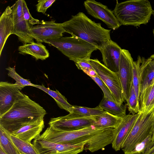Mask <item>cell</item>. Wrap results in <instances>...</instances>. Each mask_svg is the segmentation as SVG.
<instances>
[{"label":"cell","instance_id":"cell-1","mask_svg":"<svg viewBox=\"0 0 154 154\" xmlns=\"http://www.w3.org/2000/svg\"><path fill=\"white\" fill-rule=\"evenodd\" d=\"M42 138L57 143L75 144L86 143L84 149L91 152L101 149L112 142L109 128H98L92 125L80 130L63 131L48 127L40 136Z\"/></svg>","mask_w":154,"mask_h":154},{"label":"cell","instance_id":"cell-29","mask_svg":"<svg viewBox=\"0 0 154 154\" xmlns=\"http://www.w3.org/2000/svg\"><path fill=\"white\" fill-rule=\"evenodd\" d=\"M6 69L8 71V76L16 81V82L15 83L20 91L26 86H31L34 87L35 84L31 83L29 80L25 79L19 75L16 72L14 67L9 66L6 68Z\"/></svg>","mask_w":154,"mask_h":154},{"label":"cell","instance_id":"cell-20","mask_svg":"<svg viewBox=\"0 0 154 154\" xmlns=\"http://www.w3.org/2000/svg\"><path fill=\"white\" fill-rule=\"evenodd\" d=\"M20 54H29L36 60H44L48 58L49 54L45 46L42 43L33 42L24 44L18 48Z\"/></svg>","mask_w":154,"mask_h":154},{"label":"cell","instance_id":"cell-23","mask_svg":"<svg viewBox=\"0 0 154 154\" xmlns=\"http://www.w3.org/2000/svg\"><path fill=\"white\" fill-rule=\"evenodd\" d=\"M34 87L42 90L51 96L54 99L57 105L60 109L65 110L69 113L73 112V106L68 102L66 98L58 90H52L48 88L45 87L43 85H35Z\"/></svg>","mask_w":154,"mask_h":154},{"label":"cell","instance_id":"cell-37","mask_svg":"<svg viewBox=\"0 0 154 154\" xmlns=\"http://www.w3.org/2000/svg\"><path fill=\"white\" fill-rule=\"evenodd\" d=\"M143 154H154V146Z\"/></svg>","mask_w":154,"mask_h":154},{"label":"cell","instance_id":"cell-38","mask_svg":"<svg viewBox=\"0 0 154 154\" xmlns=\"http://www.w3.org/2000/svg\"><path fill=\"white\" fill-rule=\"evenodd\" d=\"M152 145L153 147L154 146V130L152 132Z\"/></svg>","mask_w":154,"mask_h":154},{"label":"cell","instance_id":"cell-27","mask_svg":"<svg viewBox=\"0 0 154 154\" xmlns=\"http://www.w3.org/2000/svg\"><path fill=\"white\" fill-rule=\"evenodd\" d=\"M10 137L19 151L25 154H38L31 143L24 141L10 134Z\"/></svg>","mask_w":154,"mask_h":154},{"label":"cell","instance_id":"cell-8","mask_svg":"<svg viewBox=\"0 0 154 154\" xmlns=\"http://www.w3.org/2000/svg\"><path fill=\"white\" fill-rule=\"evenodd\" d=\"M32 144L38 154H77L84 150L86 143H57L42 138L39 136L34 139Z\"/></svg>","mask_w":154,"mask_h":154},{"label":"cell","instance_id":"cell-39","mask_svg":"<svg viewBox=\"0 0 154 154\" xmlns=\"http://www.w3.org/2000/svg\"><path fill=\"white\" fill-rule=\"evenodd\" d=\"M0 154H6L2 148L0 146Z\"/></svg>","mask_w":154,"mask_h":154},{"label":"cell","instance_id":"cell-12","mask_svg":"<svg viewBox=\"0 0 154 154\" xmlns=\"http://www.w3.org/2000/svg\"><path fill=\"white\" fill-rule=\"evenodd\" d=\"M11 8L14 25L13 34L16 35L19 40L25 44L34 42V38L30 34L29 25L23 17V0L16 1Z\"/></svg>","mask_w":154,"mask_h":154},{"label":"cell","instance_id":"cell-42","mask_svg":"<svg viewBox=\"0 0 154 154\" xmlns=\"http://www.w3.org/2000/svg\"><path fill=\"white\" fill-rule=\"evenodd\" d=\"M153 35H154V29H153Z\"/></svg>","mask_w":154,"mask_h":154},{"label":"cell","instance_id":"cell-26","mask_svg":"<svg viewBox=\"0 0 154 154\" xmlns=\"http://www.w3.org/2000/svg\"><path fill=\"white\" fill-rule=\"evenodd\" d=\"M0 146L6 154H20L10 137V134L0 126Z\"/></svg>","mask_w":154,"mask_h":154},{"label":"cell","instance_id":"cell-3","mask_svg":"<svg viewBox=\"0 0 154 154\" xmlns=\"http://www.w3.org/2000/svg\"><path fill=\"white\" fill-rule=\"evenodd\" d=\"M46 110L26 95L24 98L14 104L5 113L0 116V126L12 134L23 127L44 118Z\"/></svg>","mask_w":154,"mask_h":154},{"label":"cell","instance_id":"cell-2","mask_svg":"<svg viewBox=\"0 0 154 154\" xmlns=\"http://www.w3.org/2000/svg\"><path fill=\"white\" fill-rule=\"evenodd\" d=\"M61 23L65 32L94 45L99 50L111 40V30L103 27L100 23L93 21L82 12Z\"/></svg>","mask_w":154,"mask_h":154},{"label":"cell","instance_id":"cell-19","mask_svg":"<svg viewBox=\"0 0 154 154\" xmlns=\"http://www.w3.org/2000/svg\"><path fill=\"white\" fill-rule=\"evenodd\" d=\"M14 25L12 10L8 6L0 17V56L8 37L13 34Z\"/></svg>","mask_w":154,"mask_h":154},{"label":"cell","instance_id":"cell-4","mask_svg":"<svg viewBox=\"0 0 154 154\" xmlns=\"http://www.w3.org/2000/svg\"><path fill=\"white\" fill-rule=\"evenodd\" d=\"M113 11L121 25L135 26L145 24L150 20L153 10L147 0H130L119 2Z\"/></svg>","mask_w":154,"mask_h":154},{"label":"cell","instance_id":"cell-22","mask_svg":"<svg viewBox=\"0 0 154 154\" xmlns=\"http://www.w3.org/2000/svg\"><path fill=\"white\" fill-rule=\"evenodd\" d=\"M139 103L143 117L146 116L154 109V83L144 90L139 99Z\"/></svg>","mask_w":154,"mask_h":154},{"label":"cell","instance_id":"cell-7","mask_svg":"<svg viewBox=\"0 0 154 154\" xmlns=\"http://www.w3.org/2000/svg\"><path fill=\"white\" fill-rule=\"evenodd\" d=\"M89 62L109 88L116 102L120 105L122 104L125 100L118 73L109 69L97 59H90Z\"/></svg>","mask_w":154,"mask_h":154},{"label":"cell","instance_id":"cell-9","mask_svg":"<svg viewBox=\"0 0 154 154\" xmlns=\"http://www.w3.org/2000/svg\"><path fill=\"white\" fill-rule=\"evenodd\" d=\"M29 32L31 36L37 42L41 43L46 39L60 38L65 32L61 23L53 20L40 21L38 24L31 27Z\"/></svg>","mask_w":154,"mask_h":154},{"label":"cell","instance_id":"cell-13","mask_svg":"<svg viewBox=\"0 0 154 154\" xmlns=\"http://www.w3.org/2000/svg\"><path fill=\"white\" fill-rule=\"evenodd\" d=\"M133 59L129 51L122 49L118 74L126 101L133 83Z\"/></svg>","mask_w":154,"mask_h":154},{"label":"cell","instance_id":"cell-17","mask_svg":"<svg viewBox=\"0 0 154 154\" xmlns=\"http://www.w3.org/2000/svg\"><path fill=\"white\" fill-rule=\"evenodd\" d=\"M44 127V118H41L23 127L11 134L31 143L32 140L40 136V133Z\"/></svg>","mask_w":154,"mask_h":154},{"label":"cell","instance_id":"cell-6","mask_svg":"<svg viewBox=\"0 0 154 154\" xmlns=\"http://www.w3.org/2000/svg\"><path fill=\"white\" fill-rule=\"evenodd\" d=\"M154 130V109L146 116L144 117L142 116V112L140 111L121 149L125 154H130L136 145L152 134Z\"/></svg>","mask_w":154,"mask_h":154},{"label":"cell","instance_id":"cell-32","mask_svg":"<svg viewBox=\"0 0 154 154\" xmlns=\"http://www.w3.org/2000/svg\"><path fill=\"white\" fill-rule=\"evenodd\" d=\"M91 78L101 89L104 94L103 97L105 99L116 101L110 90L100 78L98 75L94 76L91 77Z\"/></svg>","mask_w":154,"mask_h":154},{"label":"cell","instance_id":"cell-30","mask_svg":"<svg viewBox=\"0 0 154 154\" xmlns=\"http://www.w3.org/2000/svg\"><path fill=\"white\" fill-rule=\"evenodd\" d=\"M127 106L130 113L134 115L140 111L139 103L137 100L133 83L128 99Z\"/></svg>","mask_w":154,"mask_h":154},{"label":"cell","instance_id":"cell-25","mask_svg":"<svg viewBox=\"0 0 154 154\" xmlns=\"http://www.w3.org/2000/svg\"><path fill=\"white\" fill-rule=\"evenodd\" d=\"M73 112L69 115L75 117H92L101 115L106 112L99 105L94 108L76 105H73Z\"/></svg>","mask_w":154,"mask_h":154},{"label":"cell","instance_id":"cell-10","mask_svg":"<svg viewBox=\"0 0 154 154\" xmlns=\"http://www.w3.org/2000/svg\"><path fill=\"white\" fill-rule=\"evenodd\" d=\"M84 5L88 14L102 21L109 28L115 30L121 25L113 11L106 6L94 0H87L84 2Z\"/></svg>","mask_w":154,"mask_h":154},{"label":"cell","instance_id":"cell-14","mask_svg":"<svg viewBox=\"0 0 154 154\" xmlns=\"http://www.w3.org/2000/svg\"><path fill=\"white\" fill-rule=\"evenodd\" d=\"M15 83L0 82V116L7 112L14 104L25 98Z\"/></svg>","mask_w":154,"mask_h":154},{"label":"cell","instance_id":"cell-28","mask_svg":"<svg viewBox=\"0 0 154 154\" xmlns=\"http://www.w3.org/2000/svg\"><path fill=\"white\" fill-rule=\"evenodd\" d=\"M141 57L138 56L137 60L133 62V84L138 100L139 102L140 82V66Z\"/></svg>","mask_w":154,"mask_h":154},{"label":"cell","instance_id":"cell-24","mask_svg":"<svg viewBox=\"0 0 154 154\" xmlns=\"http://www.w3.org/2000/svg\"><path fill=\"white\" fill-rule=\"evenodd\" d=\"M99 106L104 111L114 116L122 118L126 115V105L123 104L120 105L116 101L106 99L104 97Z\"/></svg>","mask_w":154,"mask_h":154},{"label":"cell","instance_id":"cell-35","mask_svg":"<svg viewBox=\"0 0 154 154\" xmlns=\"http://www.w3.org/2000/svg\"><path fill=\"white\" fill-rule=\"evenodd\" d=\"M89 60H82L75 62V63L79 69L82 70L85 69H94L89 62Z\"/></svg>","mask_w":154,"mask_h":154},{"label":"cell","instance_id":"cell-33","mask_svg":"<svg viewBox=\"0 0 154 154\" xmlns=\"http://www.w3.org/2000/svg\"><path fill=\"white\" fill-rule=\"evenodd\" d=\"M23 17L25 20L29 24L33 26L36 24H38L40 21L37 19L33 18L30 13L26 2L23 0Z\"/></svg>","mask_w":154,"mask_h":154},{"label":"cell","instance_id":"cell-40","mask_svg":"<svg viewBox=\"0 0 154 154\" xmlns=\"http://www.w3.org/2000/svg\"><path fill=\"white\" fill-rule=\"evenodd\" d=\"M20 154H25V153H23V152H20Z\"/></svg>","mask_w":154,"mask_h":154},{"label":"cell","instance_id":"cell-31","mask_svg":"<svg viewBox=\"0 0 154 154\" xmlns=\"http://www.w3.org/2000/svg\"><path fill=\"white\" fill-rule=\"evenodd\" d=\"M152 135L150 134L137 144L130 154H143L150 149L152 146Z\"/></svg>","mask_w":154,"mask_h":154},{"label":"cell","instance_id":"cell-43","mask_svg":"<svg viewBox=\"0 0 154 154\" xmlns=\"http://www.w3.org/2000/svg\"><path fill=\"white\" fill-rule=\"evenodd\" d=\"M153 83H154V80H153V82H152V84H153Z\"/></svg>","mask_w":154,"mask_h":154},{"label":"cell","instance_id":"cell-18","mask_svg":"<svg viewBox=\"0 0 154 154\" xmlns=\"http://www.w3.org/2000/svg\"><path fill=\"white\" fill-rule=\"evenodd\" d=\"M139 100L144 90L152 84L154 79V54L147 59L141 57Z\"/></svg>","mask_w":154,"mask_h":154},{"label":"cell","instance_id":"cell-41","mask_svg":"<svg viewBox=\"0 0 154 154\" xmlns=\"http://www.w3.org/2000/svg\"><path fill=\"white\" fill-rule=\"evenodd\" d=\"M152 14L153 15V16H154V11H153V12Z\"/></svg>","mask_w":154,"mask_h":154},{"label":"cell","instance_id":"cell-15","mask_svg":"<svg viewBox=\"0 0 154 154\" xmlns=\"http://www.w3.org/2000/svg\"><path fill=\"white\" fill-rule=\"evenodd\" d=\"M139 114V112L134 115H126L122 118L118 127L115 128L114 137L112 144V148L115 151H119L121 149Z\"/></svg>","mask_w":154,"mask_h":154},{"label":"cell","instance_id":"cell-11","mask_svg":"<svg viewBox=\"0 0 154 154\" xmlns=\"http://www.w3.org/2000/svg\"><path fill=\"white\" fill-rule=\"evenodd\" d=\"M94 122L92 117H75L68 114L51 118L48 124L49 126L56 130L73 131L93 126Z\"/></svg>","mask_w":154,"mask_h":154},{"label":"cell","instance_id":"cell-16","mask_svg":"<svg viewBox=\"0 0 154 154\" xmlns=\"http://www.w3.org/2000/svg\"><path fill=\"white\" fill-rule=\"evenodd\" d=\"M122 49L111 39L99 50L104 65L111 71L118 73Z\"/></svg>","mask_w":154,"mask_h":154},{"label":"cell","instance_id":"cell-21","mask_svg":"<svg viewBox=\"0 0 154 154\" xmlns=\"http://www.w3.org/2000/svg\"><path fill=\"white\" fill-rule=\"evenodd\" d=\"M92 117L94 121L93 126L98 128H116L122 119V118L112 115L106 111Z\"/></svg>","mask_w":154,"mask_h":154},{"label":"cell","instance_id":"cell-5","mask_svg":"<svg viewBox=\"0 0 154 154\" xmlns=\"http://www.w3.org/2000/svg\"><path fill=\"white\" fill-rule=\"evenodd\" d=\"M44 42L56 47L74 62L90 60L92 53L98 49L94 45L75 36L46 39Z\"/></svg>","mask_w":154,"mask_h":154},{"label":"cell","instance_id":"cell-34","mask_svg":"<svg viewBox=\"0 0 154 154\" xmlns=\"http://www.w3.org/2000/svg\"><path fill=\"white\" fill-rule=\"evenodd\" d=\"M56 1L55 0H39L36 5L37 11L45 14L47 10Z\"/></svg>","mask_w":154,"mask_h":154},{"label":"cell","instance_id":"cell-36","mask_svg":"<svg viewBox=\"0 0 154 154\" xmlns=\"http://www.w3.org/2000/svg\"><path fill=\"white\" fill-rule=\"evenodd\" d=\"M82 70L84 72L89 76L91 78L94 76L97 75V72L94 69H82Z\"/></svg>","mask_w":154,"mask_h":154}]
</instances>
